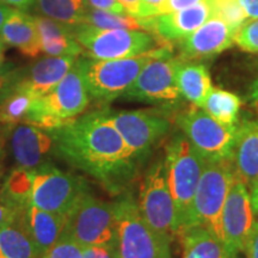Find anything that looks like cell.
I'll list each match as a JSON object with an SVG mask.
<instances>
[{"mask_svg": "<svg viewBox=\"0 0 258 258\" xmlns=\"http://www.w3.org/2000/svg\"><path fill=\"white\" fill-rule=\"evenodd\" d=\"M250 103L252 104L253 108L258 111V78L256 79V82L253 83L252 88H251Z\"/></svg>", "mask_w": 258, "mask_h": 258, "instance_id": "cell-46", "label": "cell"}, {"mask_svg": "<svg viewBox=\"0 0 258 258\" xmlns=\"http://www.w3.org/2000/svg\"><path fill=\"white\" fill-rule=\"evenodd\" d=\"M23 72L24 67H17L11 62L0 67V103L17 90Z\"/></svg>", "mask_w": 258, "mask_h": 258, "instance_id": "cell-32", "label": "cell"}, {"mask_svg": "<svg viewBox=\"0 0 258 258\" xmlns=\"http://www.w3.org/2000/svg\"><path fill=\"white\" fill-rule=\"evenodd\" d=\"M214 16L226 22L234 30H239L247 19L243 8L238 0H211Z\"/></svg>", "mask_w": 258, "mask_h": 258, "instance_id": "cell-31", "label": "cell"}, {"mask_svg": "<svg viewBox=\"0 0 258 258\" xmlns=\"http://www.w3.org/2000/svg\"><path fill=\"white\" fill-rule=\"evenodd\" d=\"M88 88L78 61L47 95L35 98L24 123L53 131L83 115L90 104Z\"/></svg>", "mask_w": 258, "mask_h": 258, "instance_id": "cell-3", "label": "cell"}, {"mask_svg": "<svg viewBox=\"0 0 258 258\" xmlns=\"http://www.w3.org/2000/svg\"><path fill=\"white\" fill-rule=\"evenodd\" d=\"M234 175L233 161L206 164L194 196L185 230L190 227H203L225 244L222 211Z\"/></svg>", "mask_w": 258, "mask_h": 258, "instance_id": "cell-5", "label": "cell"}, {"mask_svg": "<svg viewBox=\"0 0 258 258\" xmlns=\"http://www.w3.org/2000/svg\"><path fill=\"white\" fill-rule=\"evenodd\" d=\"M83 23L101 29H127L150 32V18H138L127 14H115L89 8Z\"/></svg>", "mask_w": 258, "mask_h": 258, "instance_id": "cell-29", "label": "cell"}, {"mask_svg": "<svg viewBox=\"0 0 258 258\" xmlns=\"http://www.w3.org/2000/svg\"><path fill=\"white\" fill-rule=\"evenodd\" d=\"M176 123L207 163L233 161L238 123L222 124L195 105L177 116Z\"/></svg>", "mask_w": 258, "mask_h": 258, "instance_id": "cell-9", "label": "cell"}, {"mask_svg": "<svg viewBox=\"0 0 258 258\" xmlns=\"http://www.w3.org/2000/svg\"><path fill=\"white\" fill-rule=\"evenodd\" d=\"M183 235V258H237L224 243L203 227H190Z\"/></svg>", "mask_w": 258, "mask_h": 258, "instance_id": "cell-24", "label": "cell"}, {"mask_svg": "<svg viewBox=\"0 0 258 258\" xmlns=\"http://www.w3.org/2000/svg\"><path fill=\"white\" fill-rule=\"evenodd\" d=\"M31 9L37 15L73 27L83 23L89 6L86 0H35Z\"/></svg>", "mask_w": 258, "mask_h": 258, "instance_id": "cell-26", "label": "cell"}, {"mask_svg": "<svg viewBox=\"0 0 258 258\" xmlns=\"http://www.w3.org/2000/svg\"><path fill=\"white\" fill-rule=\"evenodd\" d=\"M88 185L82 177L64 172L49 161L32 169L30 206L66 218Z\"/></svg>", "mask_w": 258, "mask_h": 258, "instance_id": "cell-10", "label": "cell"}, {"mask_svg": "<svg viewBox=\"0 0 258 258\" xmlns=\"http://www.w3.org/2000/svg\"><path fill=\"white\" fill-rule=\"evenodd\" d=\"M9 131L10 151L17 167L34 169L54 153V139L49 131L29 123L16 124Z\"/></svg>", "mask_w": 258, "mask_h": 258, "instance_id": "cell-15", "label": "cell"}, {"mask_svg": "<svg viewBox=\"0 0 258 258\" xmlns=\"http://www.w3.org/2000/svg\"><path fill=\"white\" fill-rule=\"evenodd\" d=\"M173 51L169 43H164L147 53L115 60H96L78 57L90 98L99 103H109L122 97L133 85L141 71L151 60Z\"/></svg>", "mask_w": 258, "mask_h": 258, "instance_id": "cell-2", "label": "cell"}, {"mask_svg": "<svg viewBox=\"0 0 258 258\" xmlns=\"http://www.w3.org/2000/svg\"><path fill=\"white\" fill-rule=\"evenodd\" d=\"M49 132L54 154L98 180L108 191H123L137 175L141 160L101 110L80 115Z\"/></svg>", "mask_w": 258, "mask_h": 258, "instance_id": "cell-1", "label": "cell"}, {"mask_svg": "<svg viewBox=\"0 0 258 258\" xmlns=\"http://www.w3.org/2000/svg\"><path fill=\"white\" fill-rule=\"evenodd\" d=\"M0 177H2V172H0Z\"/></svg>", "mask_w": 258, "mask_h": 258, "instance_id": "cell-49", "label": "cell"}, {"mask_svg": "<svg viewBox=\"0 0 258 258\" xmlns=\"http://www.w3.org/2000/svg\"><path fill=\"white\" fill-rule=\"evenodd\" d=\"M117 2L123 8L125 14L133 16V17L141 18V0H117Z\"/></svg>", "mask_w": 258, "mask_h": 258, "instance_id": "cell-40", "label": "cell"}, {"mask_svg": "<svg viewBox=\"0 0 258 258\" xmlns=\"http://www.w3.org/2000/svg\"><path fill=\"white\" fill-rule=\"evenodd\" d=\"M101 111L140 160L169 133L171 127L170 118L160 110Z\"/></svg>", "mask_w": 258, "mask_h": 258, "instance_id": "cell-12", "label": "cell"}, {"mask_svg": "<svg viewBox=\"0 0 258 258\" xmlns=\"http://www.w3.org/2000/svg\"><path fill=\"white\" fill-rule=\"evenodd\" d=\"M32 169L17 167L6 177L0 188V201L16 212L30 206Z\"/></svg>", "mask_w": 258, "mask_h": 258, "instance_id": "cell-25", "label": "cell"}, {"mask_svg": "<svg viewBox=\"0 0 258 258\" xmlns=\"http://www.w3.org/2000/svg\"><path fill=\"white\" fill-rule=\"evenodd\" d=\"M117 247L120 258H172L171 240L145 220L131 196L115 203Z\"/></svg>", "mask_w": 258, "mask_h": 258, "instance_id": "cell-7", "label": "cell"}, {"mask_svg": "<svg viewBox=\"0 0 258 258\" xmlns=\"http://www.w3.org/2000/svg\"><path fill=\"white\" fill-rule=\"evenodd\" d=\"M60 237L82 245H117V221L115 205L83 192L64 218Z\"/></svg>", "mask_w": 258, "mask_h": 258, "instance_id": "cell-6", "label": "cell"}, {"mask_svg": "<svg viewBox=\"0 0 258 258\" xmlns=\"http://www.w3.org/2000/svg\"><path fill=\"white\" fill-rule=\"evenodd\" d=\"M251 203H252V209L256 217H258V178L254 180L252 186L250 188Z\"/></svg>", "mask_w": 258, "mask_h": 258, "instance_id": "cell-44", "label": "cell"}, {"mask_svg": "<svg viewBox=\"0 0 258 258\" xmlns=\"http://www.w3.org/2000/svg\"><path fill=\"white\" fill-rule=\"evenodd\" d=\"M89 8L103 11H111L115 14H125L124 10L117 0H86Z\"/></svg>", "mask_w": 258, "mask_h": 258, "instance_id": "cell-36", "label": "cell"}, {"mask_svg": "<svg viewBox=\"0 0 258 258\" xmlns=\"http://www.w3.org/2000/svg\"><path fill=\"white\" fill-rule=\"evenodd\" d=\"M12 10L14 9H12L11 6L6 5L4 3L0 2V29H2L3 24H4V22L6 21V18L9 17V15L11 14Z\"/></svg>", "mask_w": 258, "mask_h": 258, "instance_id": "cell-45", "label": "cell"}, {"mask_svg": "<svg viewBox=\"0 0 258 258\" xmlns=\"http://www.w3.org/2000/svg\"><path fill=\"white\" fill-rule=\"evenodd\" d=\"M16 220L31 238L40 256L59 240L64 225L63 217L34 206H29L24 211L17 212Z\"/></svg>", "mask_w": 258, "mask_h": 258, "instance_id": "cell-19", "label": "cell"}, {"mask_svg": "<svg viewBox=\"0 0 258 258\" xmlns=\"http://www.w3.org/2000/svg\"><path fill=\"white\" fill-rule=\"evenodd\" d=\"M5 46L6 44L3 42L2 38H0V67H3L5 62Z\"/></svg>", "mask_w": 258, "mask_h": 258, "instance_id": "cell-48", "label": "cell"}, {"mask_svg": "<svg viewBox=\"0 0 258 258\" xmlns=\"http://www.w3.org/2000/svg\"><path fill=\"white\" fill-rule=\"evenodd\" d=\"M38 258H83V246L66 237H60L49 250Z\"/></svg>", "mask_w": 258, "mask_h": 258, "instance_id": "cell-34", "label": "cell"}, {"mask_svg": "<svg viewBox=\"0 0 258 258\" xmlns=\"http://www.w3.org/2000/svg\"><path fill=\"white\" fill-rule=\"evenodd\" d=\"M241 108L240 98L234 93L213 88L203 103L202 109L211 117L226 125L238 123V115Z\"/></svg>", "mask_w": 258, "mask_h": 258, "instance_id": "cell-28", "label": "cell"}, {"mask_svg": "<svg viewBox=\"0 0 258 258\" xmlns=\"http://www.w3.org/2000/svg\"><path fill=\"white\" fill-rule=\"evenodd\" d=\"M233 166L247 188L258 178V120H244L237 128Z\"/></svg>", "mask_w": 258, "mask_h": 258, "instance_id": "cell-21", "label": "cell"}, {"mask_svg": "<svg viewBox=\"0 0 258 258\" xmlns=\"http://www.w3.org/2000/svg\"><path fill=\"white\" fill-rule=\"evenodd\" d=\"M164 159L167 184L175 202L178 234H180L188 225L194 196L207 161L184 134L176 135L167 144Z\"/></svg>", "mask_w": 258, "mask_h": 258, "instance_id": "cell-4", "label": "cell"}, {"mask_svg": "<svg viewBox=\"0 0 258 258\" xmlns=\"http://www.w3.org/2000/svg\"><path fill=\"white\" fill-rule=\"evenodd\" d=\"M0 2L11 6L12 9H18L27 11V10H30L32 8L35 0H0Z\"/></svg>", "mask_w": 258, "mask_h": 258, "instance_id": "cell-43", "label": "cell"}, {"mask_svg": "<svg viewBox=\"0 0 258 258\" xmlns=\"http://www.w3.org/2000/svg\"><path fill=\"white\" fill-rule=\"evenodd\" d=\"M237 30L217 16H213L190 34L178 42L180 59H205L222 53L234 44Z\"/></svg>", "mask_w": 258, "mask_h": 258, "instance_id": "cell-16", "label": "cell"}, {"mask_svg": "<svg viewBox=\"0 0 258 258\" xmlns=\"http://www.w3.org/2000/svg\"><path fill=\"white\" fill-rule=\"evenodd\" d=\"M139 211L158 233L173 239L178 234L177 214L166 178L165 159L154 161L145 175L138 202Z\"/></svg>", "mask_w": 258, "mask_h": 258, "instance_id": "cell-11", "label": "cell"}, {"mask_svg": "<svg viewBox=\"0 0 258 258\" xmlns=\"http://www.w3.org/2000/svg\"><path fill=\"white\" fill-rule=\"evenodd\" d=\"M40 32L42 53L49 56L83 55L84 49L74 36L73 27L41 15H34Z\"/></svg>", "mask_w": 258, "mask_h": 258, "instance_id": "cell-22", "label": "cell"}, {"mask_svg": "<svg viewBox=\"0 0 258 258\" xmlns=\"http://www.w3.org/2000/svg\"><path fill=\"white\" fill-rule=\"evenodd\" d=\"M77 59L78 57L49 55L38 59L30 66L24 67L23 77L16 91L27 93L34 99L47 95L70 72Z\"/></svg>", "mask_w": 258, "mask_h": 258, "instance_id": "cell-18", "label": "cell"}, {"mask_svg": "<svg viewBox=\"0 0 258 258\" xmlns=\"http://www.w3.org/2000/svg\"><path fill=\"white\" fill-rule=\"evenodd\" d=\"M0 38L28 57H36L42 53L40 32L34 15L14 9L0 29Z\"/></svg>", "mask_w": 258, "mask_h": 258, "instance_id": "cell-20", "label": "cell"}, {"mask_svg": "<svg viewBox=\"0 0 258 258\" xmlns=\"http://www.w3.org/2000/svg\"><path fill=\"white\" fill-rule=\"evenodd\" d=\"M244 252L247 258H258V220L254 221L252 230L247 238Z\"/></svg>", "mask_w": 258, "mask_h": 258, "instance_id": "cell-38", "label": "cell"}, {"mask_svg": "<svg viewBox=\"0 0 258 258\" xmlns=\"http://www.w3.org/2000/svg\"><path fill=\"white\" fill-rule=\"evenodd\" d=\"M249 21L258 19V0H238Z\"/></svg>", "mask_w": 258, "mask_h": 258, "instance_id": "cell-42", "label": "cell"}, {"mask_svg": "<svg viewBox=\"0 0 258 258\" xmlns=\"http://www.w3.org/2000/svg\"><path fill=\"white\" fill-rule=\"evenodd\" d=\"M234 44L247 53L258 54V19H251L241 25L235 34Z\"/></svg>", "mask_w": 258, "mask_h": 258, "instance_id": "cell-33", "label": "cell"}, {"mask_svg": "<svg viewBox=\"0 0 258 258\" xmlns=\"http://www.w3.org/2000/svg\"><path fill=\"white\" fill-rule=\"evenodd\" d=\"M166 0H141V18L154 17L159 15V10Z\"/></svg>", "mask_w": 258, "mask_h": 258, "instance_id": "cell-39", "label": "cell"}, {"mask_svg": "<svg viewBox=\"0 0 258 258\" xmlns=\"http://www.w3.org/2000/svg\"><path fill=\"white\" fill-rule=\"evenodd\" d=\"M83 258H120L117 245H90L83 247Z\"/></svg>", "mask_w": 258, "mask_h": 258, "instance_id": "cell-35", "label": "cell"}, {"mask_svg": "<svg viewBox=\"0 0 258 258\" xmlns=\"http://www.w3.org/2000/svg\"><path fill=\"white\" fill-rule=\"evenodd\" d=\"M16 215H17V212L0 201V228L11 224L16 219Z\"/></svg>", "mask_w": 258, "mask_h": 258, "instance_id": "cell-41", "label": "cell"}, {"mask_svg": "<svg viewBox=\"0 0 258 258\" xmlns=\"http://www.w3.org/2000/svg\"><path fill=\"white\" fill-rule=\"evenodd\" d=\"M34 101L31 96L21 91H15L0 103V124L4 127H14L24 123Z\"/></svg>", "mask_w": 258, "mask_h": 258, "instance_id": "cell-30", "label": "cell"}, {"mask_svg": "<svg viewBox=\"0 0 258 258\" xmlns=\"http://www.w3.org/2000/svg\"><path fill=\"white\" fill-rule=\"evenodd\" d=\"M179 57L173 51L151 60L122 97L148 104H173L180 99L176 82V69Z\"/></svg>", "mask_w": 258, "mask_h": 258, "instance_id": "cell-13", "label": "cell"}, {"mask_svg": "<svg viewBox=\"0 0 258 258\" xmlns=\"http://www.w3.org/2000/svg\"><path fill=\"white\" fill-rule=\"evenodd\" d=\"M254 217L249 188L234 175L222 211V230L225 245L237 256L244 252Z\"/></svg>", "mask_w": 258, "mask_h": 258, "instance_id": "cell-14", "label": "cell"}, {"mask_svg": "<svg viewBox=\"0 0 258 258\" xmlns=\"http://www.w3.org/2000/svg\"><path fill=\"white\" fill-rule=\"evenodd\" d=\"M202 2H205V0H166L159 10V15L169 14V12L190 8V6L200 4Z\"/></svg>", "mask_w": 258, "mask_h": 258, "instance_id": "cell-37", "label": "cell"}, {"mask_svg": "<svg viewBox=\"0 0 258 258\" xmlns=\"http://www.w3.org/2000/svg\"><path fill=\"white\" fill-rule=\"evenodd\" d=\"M5 158V144L4 139L0 137V172L3 173V161Z\"/></svg>", "mask_w": 258, "mask_h": 258, "instance_id": "cell-47", "label": "cell"}, {"mask_svg": "<svg viewBox=\"0 0 258 258\" xmlns=\"http://www.w3.org/2000/svg\"><path fill=\"white\" fill-rule=\"evenodd\" d=\"M176 82L180 96L199 108H202L213 89L211 76L205 64L180 57L176 69Z\"/></svg>", "mask_w": 258, "mask_h": 258, "instance_id": "cell-23", "label": "cell"}, {"mask_svg": "<svg viewBox=\"0 0 258 258\" xmlns=\"http://www.w3.org/2000/svg\"><path fill=\"white\" fill-rule=\"evenodd\" d=\"M31 238L16 220L0 228V258H38Z\"/></svg>", "mask_w": 258, "mask_h": 258, "instance_id": "cell-27", "label": "cell"}, {"mask_svg": "<svg viewBox=\"0 0 258 258\" xmlns=\"http://www.w3.org/2000/svg\"><path fill=\"white\" fill-rule=\"evenodd\" d=\"M73 32L83 47V55L96 60L137 56L161 46L153 34L143 30L101 29L82 23L73 25Z\"/></svg>", "mask_w": 258, "mask_h": 258, "instance_id": "cell-8", "label": "cell"}, {"mask_svg": "<svg viewBox=\"0 0 258 258\" xmlns=\"http://www.w3.org/2000/svg\"><path fill=\"white\" fill-rule=\"evenodd\" d=\"M214 16L211 0L150 18V32L164 43L180 42Z\"/></svg>", "mask_w": 258, "mask_h": 258, "instance_id": "cell-17", "label": "cell"}]
</instances>
